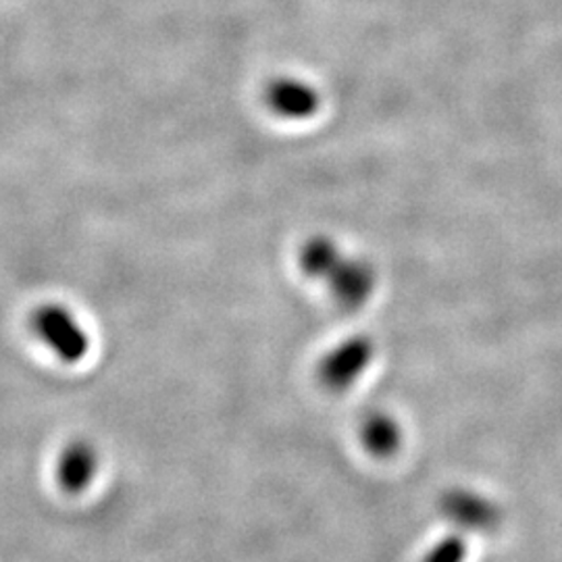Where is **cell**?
<instances>
[{"mask_svg": "<svg viewBox=\"0 0 562 562\" xmlns=\"http://www.w3.org/2000/svg\"><path fill=\"white\" fill-rule=\"evenodd\" d=\"M440 513L467 531H490L501 522L498 506L469 490L446 492L440 501Z\"/></svg>", "mask_w": 562, "mask_h": 562, "instance_id": "1", "label": "cell"}, {"mask_svg": "<svg viewBox=\"0 0 562 562\" xmlns=\"http://www.w3.org/2000/svg\"><path fill=\"white\" fill-rule=\"evenodd\" d=\"M97 452L88 443H71L57 462V482L65 494L78 496L97 477Z\"/></svg>", "mask_w": 562, "mask_h": 562, "instance_id": "2", "label": "cell"}, {"mask_svg": "<svg viewBox=\"0 0 562 562\" xmlns=\"http://www.w3.org/2000/svg\"><path fill=\"white\" fill-rule=\"evenodd\" d=\"M41 329L42 336L59 350L60 357H80L83 340L74 319L59 311H46L41 317Z\"/></svg>", "mask_w": 562, "mask_h": 562, "instance_id": "3", "label": "cell"}, {"mask_svg": "<svg viewBox=\"0 0 562 562\" xmlns=\"http://www.w3.org/2000/svg\"><path fill=\"white\" fill-rule=\"evenodd\" d=\"M364 442L375 454H387L396 448L398 434L392 423L385 419H373L364 429Z\"/></svg>", "mask_w": 562, "mask_h": 562, "instance_id": "4", "label": "cell"}, {"mask_svg": "<svg viewBox=\"0 0 562 562\" xmlns=\"http://www.w3.org/2000/svg\"><path fill=\"white\" fill-rule=\"evenodd\" d=\"M467 543L461 536H448L442 542L436 543L423 562H464Z\"/></svg>", "mask_w": 562, "mask_h": 562, "instance_id": "5", "label": "cell"}]
</instances>
